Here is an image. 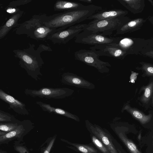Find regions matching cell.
<instances>
[{
	"instance_id": "11",
	"label": "cell",
	"mask_w": 153,
	"mask_h": 153,
	"mask_svg": "<svg viewBox=\"0 0 153 153\" xmlns=\"http://www.w3.org/2000/svg\"><path fill=\"white\" fill-rule=\"evenodd\" d=\"M61 81L64 84L78 88L92 90L95 86L92 82L84 79L83 77L70 72H66L62 75Z\"/></svg>"
},
{
	"instance_id": "12",
	"label": "cell",
	"mask_w": 153,
	"mask_h": 153,
	"mask_svg": "<svg viewBox=\"0 0 153 153\" xmlns=\"http://www.w3.org/2000/svg\"><path fill=\"white\" fill-rule=\"evenodd\" d=\"M0 99L7 103L10 108L18 114L22 115L29 114L24 103L6 94L1 89H0Z\"/></svg>"
},
{
	"instance_id": "7",
	"label": "cell",
	"mask_w": 153,
	"mask_h": 153,
	"mask_svg": "<svg viewBox=\"0 0 153 153\" xmlns=\"http://www.w3.org/2000/svg\"><path fill=\"white\" fill-rule=\"evenodd\" d=\"M117 39L116 37L104 36L100 33L94 32L85 29L75 37V42L94 46L114 43L116 42Z\"/></svg>"
},
{
	"instance_id": "16",
	"label": "cell",
	"mask_w": 153,
	"mask_h": 153,
	"mask_svg": "<svg viewBox=\"0 0 153 153\" xmlns=\"http://www.w3.org/2000/svg\"><path fill=\"white\" fill-rule=\"evenodd\" d=\"M36 103L44 111L48 112L51 114H54L62 115L72 119L76 121H80V119L78 116L62 109L53 107L49 104L45 103L41 101H37Z\"/></svg>"
},
{
	"instance_id": "26",
	"label": "cell",
	"mask_w": 153,
	"mask_h": 153,
	"mask_svg": "<svg viewBox=\"0 0 153 153\" xmlns=\"http://www.w3.org/2000/svg\"><path fill=\"white\" fill-rule=\"evenodd\" d=\"M19 120H16L15 117L8 113L0 110V122H10L15 123Z\"/></svg>"
},
{
	"instance_id": "24",
	"label": "cell",
	"mask_w": 153,
	"mask_h": 153,
	"mask_svg": "<svg viewBox=\"0 0 153 153\" xmlns=\"http://www.w3.org/2000/svg\"><path fill=\"white\" fill-rule=\"evenodd\" d=\"M20 121L15 123H0V131L9 132L15 129L18 126Z\"/></svg>"
},
{
	"instance_id": "31",
	"label": "cell",
	"mask_w": 153,
	"mask_h": 153,
	"mask_svg": "<svg viewBox=\"0 0 153 153\" xmlns=\"http://www.w3.org/2000/svg\"><path fill=\"white\" fill-rule=\"evenodd\" d=\"M151 105L153 107V95L151 99Z\"/></svg>"
},
{
	"instance_id": "13",
	"label": "cell",
	"mask_w": 153,
	"mask_h": 153,
	"mask_svg": "<svg viewBox=\"0 0 153 153\" xmlns=\"http://www.w3.org/2000/svg\"><path fill=\"white\" fill-rule=\"evenodd\" d=\"M126 111L134 118L138 121L142 125L146 124L153 119V111H149V114H146L139 110L131 107L128 102L126 103L123 106L122 112Z\"/></svg>"
},
{
	"instance_id": "4",
	"label": "cell",
	"mask_w": 153,
	"mask_h": 153,
	"mask_svg": "<svg viewBox=\"0 0 153 153\" xmlns=\"http://www.w3.org/2000/svg\"><path fill=\"white\" fill-rule=\"evenodd\" d=\"M16 57L20 59L19 64L28 76L38 80L42 74L40 69L44 62L40 57L32 56L24 51H17Z\"/></svg>"
},
{
	"instance_id": "14",
	"label": "cell",
	"mask_w": 153,
	"mask_h": 153,
	"mask_svg": "<svg viewBox=\"0 0 153 153\" xmlns=\"http://www.w3.org/2000/svg\"><path fill=\"white\" fill-rule=\"evenodd\" d=\"M141 93L142 94L138 97L137 100L141 105L147 110L151 105V99L153 95V78H149L148 83L140 88L139 93Z\"/></svg>"
},
{
	"instance_id": "17",
	"label": "cell",
	"mask_w": 153,
	"mask_h": 153,
	"mask_svg": "<svg viewBox=\"0 0 153 153\" xmlns=\"http://www.w3.org/2000/svg\"><path fill=\"white\" fill-rule=\"evenodd\" d=\"M111 128L131 153H141L135 144L126 136L124 127L119 126H112Z\"/></svg>"
},
{
	"instance_id": "18",
	"label": "cell",
	"mask_w": 153,
	"mask_h": 153,
	"mask_svg": "<svg viewBox=\"0 0 153 153\" xmlns=\"http://www.w3.org/2000/svg\"><path fill=\"white\" fill-rule=\"evenodd\" d=\"M60 140L69 145L68 147L80 153H102L94 145L72 143L62 138Z\"/></svg>"
},
{
	"instance_id": "25",
	"label": "cell",
	"mask_w": 153,
	"mask_h": 153,
	"mask_svg": "<svg viewBox=\"0 0 153 153\" xmlns=\"http://www.w3.org/2000/svg\"><path fill=\"white\" fill-rule=\"evenodd\" d=\"M14 149L18 153H30L25 144L19 141L15 140L13 144Z\"/></svg>"
},
{
	"instance_id": "21",
	"label": "cell",
	"mask_w": 153,
	"mask_h": 153,
	"mask_svg": "<svg viewBox=\"0 0 153 153\" xmlns=\"http://www.w3.org/2000/svg\"><path fill=\"white\" fill-rule=\"evenodd\" d=\"M57 136L55 135L47 139L40 146V153H53L52 152Z\"/></svg>"
},
{
	"instance_id": "8",
	"label": "cell",
	"mask_w": 153,
	"mask_h": 153,
	"mask_svg": "<svg viewBox=\"0 0 153 153\" xmlns=\"http://www.w3.org/2000/svg\"><path fill=\"white\" fill-rule=\"evenodd\" d=\"M88 24H78L65 29L53 32L47 38L54 44H65L86 29Z\"/></svg>"
},
{
	"instance_id": "30",
	"label": "cell",
	"mask_w": 153,
	"mask_h": 153,
	"mask_svg": "<svg viewBox=\"0 0 153 153\" xmlns=\"http://www.w3.org/2000/svg\"><path fill=\"white\" fill-rule=\"evenodd\" d=\"M0 153H9L5 151L2 150L1 149L0 150Z\"/></svg>"
},
{
	"instance_id": "9",
	"label": "cell",
	"mask_w": 153,
	"mask_h": 153,
	"mask_svg": "<svg viewBox=\"0 0 153 153\" xmlns=\"http://www.w3.org/2000/svg\"><path fill=\"white\" fill-rule=\"evenodd\" d=\"M34 127V123L30 120L20 121L15 129L0 136V144H7L14 140L23 141L24 137Z\"/></svg>"
},
{
	"instance_id": "29",
	"label": "cell",
	"mask_w": 153,
	"mask_h": 153,
	"mask_svg": "<svg viewBox=\"0 0 153 153\" xmlns=\"http://www.w3.org/2000/svg\"><path fill=\"white\" fill-rule=\"evenodd\" d=\"M79 1L84 2L91 3H92V1L91 0H79Z\"/></svg>"
},
{
	"instance_id": "23",
	"label": "cell",
	"mask_w": 153,
	"mask_h": 153,
	"mask_svg": "<svg viewBox=\"0 0 153 153\" xmlns=\"http://www.w3.org/2000/svg\"><path fill=\"white\" fill-rule=\"evenodd\" d=\"M90 136L92 144L102 153H111L97 137L91 133Z\"/></svg>"
},
{
	"instance_id": "5",
	"label": "cell",
	"mask_w": 153,
	"mask_h": 153,
	"mask_svg": "<svg viewBox=\"0 0 153 153\" xmlns=\"http://www.w3.org/2000/svg\"><path fill=\"white\" fill-rule=\"evenodd\" d=\"M75 59L96 68L100 73H108L110 71L108 67L111 65L108 62L103 61L99 59L98 55L92 50L80 49L74 53Z\"/></svg>"
},
{
	"instance_id": "1",
	"label": "cell",
	"mask_w": 153,
	"mask_h": 153,
	"mask_svg": "<svg viewBox=\"0 0 153 153\" xmlns=\"http://www.w3.org/2000/svg\"><path fill=\"white\" fill-rule=\"evenodd\" d=\"M102 10V7L94 4L85 5L81 8L48 16L43 22L46 27L53 30V32L60 31L83 22Z\"/></svg>"
},
{
	"instance_id": "15",
	"label": "cell",
	"mask_w": 153,
	"mask_h": 153,
	"mask_svg": "<svg viewBox=\"0 0 153 153\" xmlns=\"http://www.w3.org/2000/svg\"><path fill=\"white\" fill-rule=\"evenodd\" d=\"M127 11L121 9L102 10L89 17L88 20H102L123 17L127 13Z\"/></svg>"
},
{
	"instance_id": "19",
	"label": "cell",
	"mask_w": 153,
	"mask_h": 153,
	"mask_svg": "<svg viewBox=\"0 0 153 153\" xmlns=\"http://www.w3.org/2000/svg\"><path fill=\"white\" fill-rule=\"evenodd\" d=\"M23 12L19 11L12 15L0 29V39L5 36L10 29L17 25L18 20L22 16Z\"/></svg>"
},
{
	"instance_id": "6",
	"label": "cell",
	"mask_w": 153,
	"mask_h": 153,
	"mask_svg": "<svg viewBox=\"0 0 153 153\" xmlns=\"http://www.w3.org/2000/svg\"><path fill=\"white\" fill-rule=\"evenodd\" d=\"M74 90L67 88H52L42 87L39 90L25 89V94L33 97H39L50 99H62L71 95Z\"/></svg>"
},
{
	"instance_id": "20",
	"label": "cell",
	"mask_w": 153,
	"mask_h": 153,
	"mask_svg": "<svg viewBox=\"0 0 153 153\" xmlns=\"http://www.w3.org/2000/svg\"><path fill=\"white\" fill-rule=\"evenodd\" d=\"M85 6L80 3L58 0L54 4V9L55 11H65L81 8Z\"/></svg>"
},
{
	"instance_id": "28",
	"label": "cell",
	"mask_w": 153,
	"mask_h": 153,
	"mask_svg": "<svg viewBox=\"0 0 153 153\" xmlns=\"http://www.w3.org/2000/svg\"><path fill=\"white\" fill-rule=\"evenodd\" d=\"M19 11H20V10L19 9H16L15 8H9L6 10V11L7 13H10L14 14L16 13Z\"/></svg>"
},
{
	"instance_id": "32",
	"label": "cell",
	"mask_w": 153,
	"mask_h": 153,
	"mask_svg": "<svg viewBox=\"0 0 153 153\" xmlns=\"http://www.w3.org/2000/svg\"></svg>"
},
{
	"instance_id": "22",
	"label": "cell",
	"mask_w": 153,
	"mask_h": 153,
	"mask_svg": "<svg viewBox=\"0 0 153 153\" xmlns=\"http://www.w3.org/2000/svg\"><path fill=\"white\" fill-rule=\"evenodd\" d=\"M141 67H137L136 69L141 70L142 72V76L143 77L153 78V65L146 63H141Z\"/></svg>"
},
{
	"instance_id": "3",
	"label": "cell",
	"mask_w": 153,
	"mask_h": 153,
	"mask_svg": "<svg viewBox=\"0 0 153 153\" xmlns=\"http://www.w3.org/2000/svg\"><path fill=\"white\" fill-rule=\"evenodd\" d=\"M85 124L90 133L97 137L111 153H122L118 143L107 129L93 124L88 120H85Z\"/></svg>"
},
{
	"instance_id": "10",
	"label": "cell",
	"mask_w": 153,
	"mask_h": 153,
	"mask_svg": "<svg viewBox=\"0 0 153 153\" xmlns=\"http://www.w3.org/2000/svg\"><path fill=\"white\" fill-rule=\"evenodd\" d=\"M90 49L94 51L99 56H105L123 59L127 54L121 49L111 44L96 45L90 47Z\"/></svg>"
},
{
	"instance_id": "2",
	"label": "cell",
	"mask_w": 153,
	"mask_h": 153,
	"mask_svg": "<svg viewBox=\"0 0 153 153\" xmlns=\"http://www.w3.org/2000/svg\"><path fill=\"white\" fill-rule=\"evenodd\" d=\"M125 16L102 20H93L89 22L86 30L108 36L127 23Z\"/></svg>"
},
{
	"instance_id": "27",
	"label": "cell",
	"mask_w": 153,
	"mask_h": 153,
	"mask_svg": "<svg viewBox=\"0 0 153 153\" xmlns=\"http://www.w3.org/2000/svg\"><path fill=\"white\" fill-rule=\"evenodd\" d=\"M138 74V73L131 71L130 82L131 83H134L136 79L137 76Z\"/></svg>"
}]
</instances>
